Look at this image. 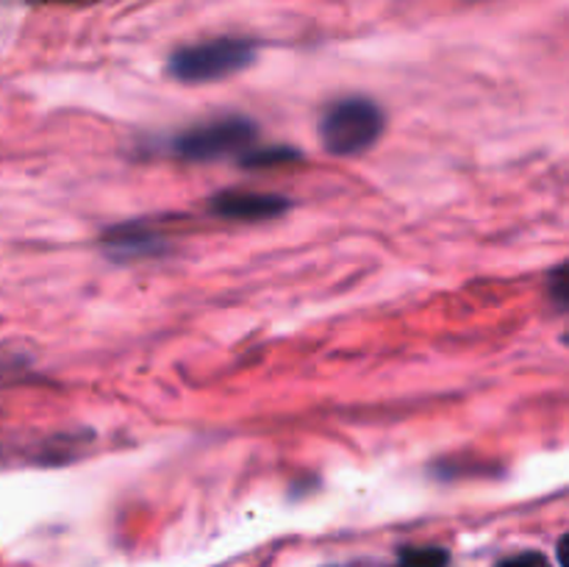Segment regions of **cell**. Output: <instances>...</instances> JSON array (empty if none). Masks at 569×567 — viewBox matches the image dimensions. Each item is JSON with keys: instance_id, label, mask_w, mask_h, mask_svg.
<instances>
[{"instance_id": "6da1fadb", "label": "cell", "mask_w": 569, "mask_h": 567, "mask_svg": "<svg viewBox=\"0 0 569 567\" xmlns=\"http://www.w3.org/2000/svg\"><path fill=\"white\" fill-rule=\"evenodd\" d=\"M381 131L383 111L370 98L337 100L320 120V139L333 156L365 153L378 142Z\"/></svg>"}, {"instance_id": "7a4b0ae2", "label": "cell", "mask_w": 569, "mask_h": 567, "mask_svg": "<svg viewBox=\"0 0 569 567\" xmlns=\"http://www.w3.org/2000/svg\"><path fill=\"white\" fill-rule=\"evenodd\" d=\"M256 44L248 39H211V42L189 44L172 53L170 76L183 83L220 81L253 64Z\"/></svg>"}, {"instance_id": "3957f363", "label": "cell", "mask_w": 569, "mask_h": 567, "mask_svg": "<svg viewBox=\"0 0 569 567\" xmlns=\"http://www.w3.org/2000/svg\"><path fill=\"white\" fill-rule=\"evenodd\" d=\"M256 139V126L244 117H220L200 122L178 137L176 153L189 161H214L233 153H248Z\"/></svg>"}, {"instance_id": "277c9868", "label": "cell", "mask_w": 569, "mask_h": 567, "mask_svg": "<svg viewBox=\"0 0 569 567\" xmlns=\"http://www.w3.org/2000/svg\"><path fill=\"white\" fill-rule=\"evenodd\" d=\"M289 209V200L261 192H222L211 200V211L222 220H272Z\"/></svg>"}, {"instance_id": "5b68a950", "label": "cell", "mask_w": 569, "mask_h": 567, "mask_svg": "<svg viewBox=\"0 0 569 567\" xmlns=\"http://www.w3.org/2000/svg\"><path fill=\"white\" fill-rule=\"evenodd\" d=\"M448 550L442 548H409L400 556V567H445Z\"/></svg>"}, {"instance_id": "8992f818", "label": "cell", "mask_w": 569, "mask_h": 567, "mask_svg": "<svg viewBox=\"0 0 569 567\" xmlns=\"http://www.w3.org/2000/svg\"><path fill=\"white\" fill-rule=\"evenodd\" d=\"M550 298L561 309H569V261L550 272Z\"/></svg>"}, {"instance_id": "52a82bcc", "label": "cell", "mask_w": 569, "mask_h": 567, "mask_svg": "<svg viewBox=\"0 0 569 567\" xmlns=\"http://www.w3.org/2000/svg\"><path fill=\"white\" fill-rule=\"evenodd\" d=\"M295 159V150L292 148H267V150H248V156H244V165L250 167H270L276 165V161H289Z\"/></svg>"}, {"instance_id": "ba28073f", "label": "cell", "mask_w": 569, "mask_h": 567, "mask_svg": "<svg viewBox=\"0 0 569 567\" xmlns=\"http://www.w3.org/2000/svg\"><path fill=\"white\" fill-rule=\"evenodd\" d=\"M500 567H548V561L537 554H528V556H517V559L506 561V565H500Z\"/></svg>"}, {"instance_id": "9c48e42d", "label": "cell", "mask_w": 569, "mask_h": 567, "mask_svg": "<svg viewBox=\"0 0 569 567\" xmlns=\"http://www.w3.org/2000/svg\"><path fill=\"white\" fill-rule=\"evenodd\" d=\"M559 561H561V567H569V534L567 537H561V543H559Z\"/></svg>"}, {"instance_id": "30bf717a", "label": "cell", "mask_w": 569, "mask_h": 567, "mask_svg": "<svg viewBox=\"0 0 569 567\" xmlns=\"http://www.w3.org/2000/svg\"><path fill=\"white\" fill-rule=\"evenodd\" d=\"M567 345H569V334H567Z\"/></svg>"}]
</instances>
